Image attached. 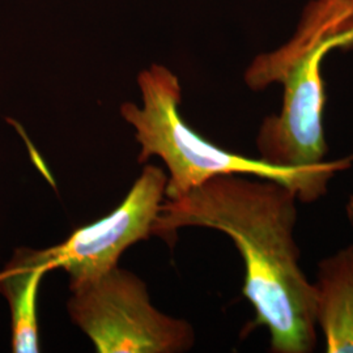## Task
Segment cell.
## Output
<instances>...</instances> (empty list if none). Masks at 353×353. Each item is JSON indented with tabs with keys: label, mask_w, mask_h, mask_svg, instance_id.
I'll list each match as a JSON object with an SVG mask.
<instances>
[{
	"label": "cell",
	"mask_w": 353,
	"mask_h": 353,
	"mask_svg": "<svg viewBox=\"0 0 353 353\" xmlns=\"http://www.w3.org/2000/svg\"><path fill=\"white\" fill-rule=\"evenodd\" d=\"M314 290L326 352L353 353V245L319 262Z\"/></svg>",
	"instance_id": "8992f818"
},
{
	"label": "cell",
	"mask_w": 353,
	"mask_h": 353,
	"mask_svg": "<svg viewBox=\"0 0 353 353\" xmlns=\"http://www.w3.org/2000/svg\"><path fill=\"white\" fill-rule=\"evenodd\" d=\"M141 106L121 105V115L135 128L140 144L138 161L152 156L164 161L169 176L166 199H178L220 174H243L280 182L293 190L303 203H313L326 194L330 179L351 169L353 154L325 161L312 169H296L249 159L212 144L190 128L179 114L182 89L176 74L163 64L153 63L138 76Z\"/></svg>",
	"instance_id": "3957f363"
},
{
	"label": "cell",
	"mask_w": 353,
	"mask_h": 353,
	"mask_svg": "<svg viewBox=\"0 0 353 353\" xmlns=\"http://www.w3.org/2000/svg\"><path fill=\"white\" fill-rule=\"evenodd\" d=\"M335 49H353V0H312L288 42L259 54L245 72L249 88L284 87L281 110L262 122L256 148L268 164L312 169L327 153L322 63Z\"/></svg>",
	"instance_id": "7a4b0ae2"
},
{
	"label": "cell",
	"mask_w": 353,
	"mask_h": 353,
	"mask_svg": "<svg viewBox=\"0 0 353 353\" xmlns=\"http://www.w3.org/2000/svg\"><path fill=\"white\" fill-rule=\"evenodd\" d=\"M297 201L276 181L220 174L164 201L152 227V236L169 242L188 227L232 239L245 263L242 292L255 310L252 326L268 330L275 353H310L316 344V290L303 274L294 240Z\"/></svg>",
	"instance_id": "6da1fadb"
},
{
	"label": "cell",
	"mask_w": 353,
	"mask_h": 353,
	"mask_svg": "<svg viewBox=\"0 0 353 353\" xmlns=\"http://www.w3.org/2000/svg\"><path fill=\"white\" fill-rule=\"evenodd\" d=\"M70 290L68 314L99 353H181L195 343L189 322L159 312L145 283L119 265Z\"/></svg>",
	"instance_id": "277c9868"
},
{
	"label": "cell",
	"mask_w": 353,
	"mask_h": 353,
	"mask_svg": "<svg viewBox=\"0 0 353 353\" xmlns=\"http://www.w3.org/2000/svg\"><path fill=\"white\" fill-rule=\"evenodd\" d=\"M166 182L161 168L145 165L113 212L76 229L62 243L41 250L42 256L51 270L63 268L70 275V288L113 270L126 249L152 236L165 201Z\"/></svg>",
	"instance_id": "5b68a950"
},
{
	"label": "cell",
	"mask_w": 353,
	"mask_h": 353,
	"mask_svg": "<svg viewBox=\"0 0 353 353\" xmlns=\"http://www.w3.org/2000/svg\"><path fill=\"white\" fill-rule=\"evenodd\" d=\"M345 211H347V216H348V220H350V224L353 228V195L350 196L347 205H345Z\"/></svg>",
	"instance_id": "ba28073f"
},
{
	"label": "cell",
	"mask_w": 353,
	"mask_h": 353,
	"mask_svg": "<svg viewBox=\"0 0 353 353\" xmlns=\"http://www.w3.org/2000/svg\"><path fill=\"white\" fill-rule=\"evenodd\" d=\"M51 271L41 250L19 249L0 272V293L7 299L12 322V351L39 352L38 290Z\"/></svg>",
	"instance_id": "52a82bcc"
}]
</instances>
